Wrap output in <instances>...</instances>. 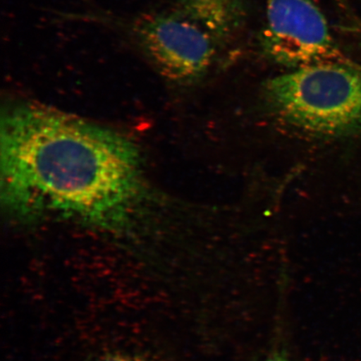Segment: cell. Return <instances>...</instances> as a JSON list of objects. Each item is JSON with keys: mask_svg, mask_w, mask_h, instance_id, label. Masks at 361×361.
<instances>
[{"mask_svg": "<svg viewBox=\"0 0 361 361\" xmlns=\"http://www.w3.org/2000/svg\"><path fill=\"white\" fill-rule=\"evenodd\" d=\"M130 30L140 51L170 82L195 83L213 64L214 39L186 16L145 13L134 20Z\"/></svg>", "mask_w": 361, "mask_h": 361, "instance_id": "obj_3", "label": "cell"}, {"mask_svg": "<svg viewBox=\"0 0 361 361\" xmlns=\"http://www.w3.org/2000/svg\"><path fill=\"white\" fill-rule=\"evenodd\" d=\"M186 16L214 40H226L240 28L246 15V0H179Z\"/></svg>", "mask_w": 361, "mask_h": 361, "instance_id": "obj_5", "label": "cell"}, {"mask_svg": "<svg viewBox=\"0 0 361 361\" xmlns=\"http://www.w3.org/2000/svg\"><path fill=\"white\" fill-rule=\"evenodd\" d=\"M265 56L290 69L350 62L338 47L326 16L312 0H266L261 34Z\"/></svg>", "mask_w": 361, "mask_h": 361, "instance_id": "obj_4", "label": "cell"}, {"mask_svg": "<svg viewBox=\"0 0 361 361\" xmlns=\"http://www.w3.org/2000/svg\"><path fill=\"white\" fill-rule=\"evenodd\" d=\"M94 361H155L145 355L129 351H110Z\"/></svg>", "mask_w": 361, "mask_h": 361, "instance_id": "obj_6", "label": "cell"}, {"mask_svg": "<svg viewBox=\"0 0 361 361\" xmlns=\"http://www.w3.org/2000/svg\"><path fill=\"white\" fill-rule=\"evenodd\" d=\"M260 361H291L286 350L279 349L271 352L265 358Z\"/></svg>", "mask_w": 361, "mask_h": 361, "instance_id": "obj_7", "label": "cell"}, {"mask_svg": "<svg viewBox=\"0 0 361 361\" xmlns=\"http://www.w3.org/2000/svg\"><path fill=\"white\" fill-rule=\"evenodd\" d=\"M266 105L283 123L320 137L361 133V67L328 62L293 69L264 84Z\"/></svg>", "mask_w": 361, "mask_h": 361, "instance_id": "obj_2", "label": "cell"}, {"mask_svg": "<svg viewBox=\"0 0 361 361\" xmlns=\"http://www.w3.org/2000/svg\"><path fill=\"white\" fill-rule=\"evenodd\" d=\"M4 201L22 216L120 222L141 188L137 150L121 135L31 102L2 121Z\"/></svg>", "mask_w": 361, "mask_h": 361, "instance_id": "obj_1", "label": "cell"}]
</instances>
